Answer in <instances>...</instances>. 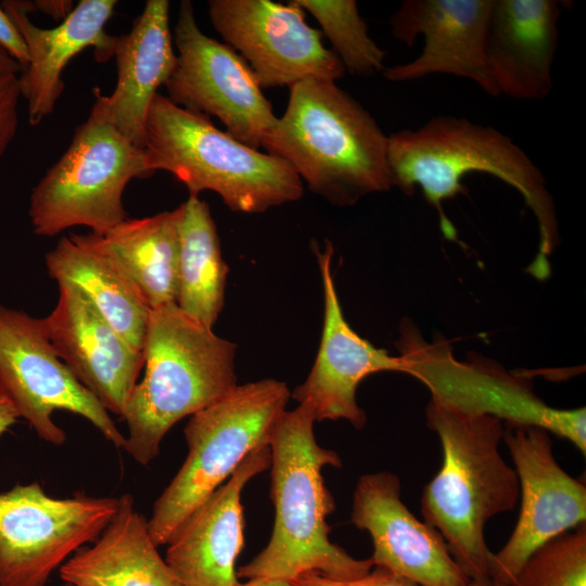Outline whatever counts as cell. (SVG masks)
I'll return each mask as SVG.
<instances>
[{"label":"cell","instance_id":"1","mask_svg":"<svg viewBox=\"0 0 586 586\" xmlns=\"http://www.w3.org/2000/svg\"><path fill=\"white\" fill-rule=\"evenodd\" d=\"M387 164L392 187L408 195L420 188L449 240L457 233L442 203L462 192L467 174H489L515 189L538 227V253L528 270L538 279L549 275V255L559 242L555 203L540 169L509 136L464 117L434 116L387 136Z\"/></svg>","mask_w":586,"mask_h":586},{"label":"cell","instance_id":"2","mask_svg":"<svg viewBox=\"0 0 586 586\" xmlns=\"http://www.w3.org/2000/svg\"><path fill=\"white\" fill-rule=\"evenodd\" d=\"M316 422L307 403L280 417L272 433L270 497L275 522L267 546L237 571L238 577H269L293 582L307 572L333 579H353L373 568L356 559L329 538L327 517L334 499L327 488L323 467L342 466L340 456L321 447L314 434Z\"/></svg>","mask_w":586,"mask_h":586},{"label":"cell","instance_id":"3","mask_svg":"<svg viewBox=\"0 0 586 586\" xmlns=\"http://www.w3.org/2000/svg\"><path fill=\"white\" fill-rule=\"evenodd\" d=\"M289 89L285 112L262 142L268 154L336 206L393 188L388 135L356 99L335 81L305 79Z\"/></svg>","mask_w":586,"mask_h":586},{"label":"cell","instance_id":"4","mask_svg":"<svg viewBox=\"0 0 586 586\" xmlns=\"http://www.w3.org/2000/svg\"><path fill=\"white\" fill-rule=\"evenodd\" d=\"M425 417L440 437L443 460L423 488V521L442 535L470 579L491 577L493 552L485 542V525L514 509L519 500L515 470L499 453L505 424L493 416L468 415L432 400Z\"/></svg>","mask_w":586,"mask_h":586},{"label":"cell","instance_id":"5","mask_svg":"<svg viewBox=\"0 0 586 586\" xmlns=\"http://www.w3.org/2000/svg\"><path fill=\"white\" fill-rule=\"evenodd\" d=\"M235 348L176 304L151 310L143 346L144 377L135 385L122 416L128 426L123 448L135 461L149 464L175 423L238 385Z\"/></svg>","mask_w":586,"mask_h":586},{"label":"cell","instance_id":"6","mask_svg":"<svg viewBox=\"0 0 586 586\" xmlns=\"http://www.w3.org/2000/svg\"><path fill=\"white\" fill-rule=\"evenodd\" d=\"M143 150L153 174H171L189 196L213 191L237 213L260 214L303 195V181L284 160L240 142L160 92L148 113Z\"/></svg>","mask_w":586,"mask_h":586},{"label":"cell","instance_id":"7","mask_svg":"<svg viewBox=\"0 0 586 586\" xmlns=\"http://www.w3.org/2000/svg\"><path fill=\"white\" fill-rule=\"evenodd\" d=\"M290 396L284 382L265 379L237 385L190 416L184 428L188 455L148 520L157 547L171 540L253 450L269 446Z\"/></svg>","mask_w":586,"mask_h":586},{"label":"cell","instance_id":"8","mask_svg":"<svg viewBox=\"0 0 586 586\" xmlns=\"http://www.w3.org/2000/svg\"><path fill=\"white\" fill-rule=\"evenodd\" d=\"M152 175L144 150L91 109L68 148L31 191L33 230L39 237H54L85 226L104 234L128 218L123 205L128 182Z\"/></svg>","mask_w":586,"mask_h":586},{"label":"cell","instance_id":"9","mask_svg":"<svg viewBox=\"0 0 586 586\" xmlns=\"http://www.w3.org/2000/svg\"><path fill=\"white\" fill-rule=\"evenodd\" d=\"M396 344L404 371L424 384L431 400L475 416H493L510 425L545 429L586 454V409L555 408L533 391L528 379L512 374L485 359L459 361L444 340L425 341L406 321Z\"/></svg>","mask_w":586,"mask_h":586},{"label":"cell","instance_id":"10","mask_svg":"<svg viewBox=\"0 0 586 586\" xmlns=\"http://www.w3.org/2000/svg\"><path fill=\"white\" fill-rule=\"evenodd\" d=\"M119 497L55 498L39 483L0 492V586H46L78 549L98 539Z\"/></svg>","mask_w":586,"mask_h":586},{"label":"cell","instance_id":"11","mask_svg":"<svg viewBox=\"0 0 586 586\" xmlns=\"http://www.w3.org/2000/svg\"><path fill=\"white\" fill-rule=\"evenodd\" d=\"M0 393L14 406L36 434L52 445L66 434L52 419L65 410L88 420L115 447L125 436L109 411L58 356L43 318L0 306Z\"/></svg>","mask_w":586,"mask_h":586},{"label":"cell","instance_id":"12","mask_svg":"<svg viewBox=\"0 0 586 586\" xmlns=\"http://www.w3.org/2000/svg\"><path fill=\"white\" fill-rule=\"evenodd\" d=\"M173 39L178 53L165 84L167 98L188 111L217 117L230 136L259 150L278 117L246 61L200 29L188 0L180 3Z\"/></svg>","mask_w":586,"mask_h":586},{"label":"cell","instance_id":"13","mask_svg":"<svg viewBox=\"0 0 586 586\" xmlns=\"http://www.w3.org/2000/svg\"><path fill=\"white\" fill-rule=\"evenodd\" d=\"M305 13L295 0L208 1L212 25L226 44L240 52L260 88H290L305 79L336 82L345 74Z\"/></svg>","mask_w":586,"mask_h":586},{"label":"cell","instance_id":"14","mask_svg":"<svg viewBox=\"0 0 586 586\" xmlns=\"http://www.w3.org/2000/svg\"><path fill=\"white\" fill-rule=\"evenodd\" d=\"M502 440L514 463L521 508L509 539L493 553L491 578L513 586L534 550L585 523L586 486L559 466L545 429L505 424Z\"/></svg>","mask_w":586,"mask_h":586},{"label":"cell","instance_id":"15","mask_svg":"<svg viewBox=\"0 0 586 586\" xmlns=\"http://www.w3.org/2000/svg\"><path fill=\"white\" fill-rule=\"evenodd\" d=\"M494 0H405L391 15L394 38L411 47L423 38L421 53L410 62L385 67L394 82L443 74L476 84L498 97L486 60V42Z\"/></svg>","mask_w":586,"mask_h":586},{"label":"cell","instance_id":"16","mask_svg":"<svg viewBox=\"0 0 586 586\" xmlns=\"http://www.w3.org/2000/svg\"><path fill=\"white\" fill-rule=\"evenodd\" d=\"M351 521L371 537L373 568L419 586L469 585L471 579L451 557L442 535L403 502L398 475L388 471L361 475L353 495Z\"/></svg>","mask_w":586,"mask_h":586},{"label":"cell","instance_id":"17","mask_svg":"<svg viewBox=\"0 0 586 586\" xmlns=\"http://www.w3.org/2000/svg\"><path fill=\"white\" fill-rule=\"evenodd\" d=\"M59 300L43 318L50 341L75 378L109 411L123 416L144 366L135 348L76 286L59 283Z\"/></svg>","mask_w":586,"mask_h":586},{"label":"cell","instance_id":"18","mask_svg":"<svg viewBox=\"0 0 586 586\" xmlns=\"http://www.w3.org/2000/svg\"><path fill=\"white\" fill-rule=\"evenodd\" d=\"M332 255L329 241L322 253L317 252L324 296L322 335L307 379L291 395L313 407L316 421L345 419L361 429L367 418L356 400L359 383L375 372H403L404 364L399 355H390L361 337L344 318L331 273Z\"/></svg>","mask_w":586,"mask_h":586},{"label":"cell","instance_id":"19","mask_svg":"<svg viewBox=\"0 0 586 586\" xmlns=\"http://www.w3.org/2000/svg\"><path fill=\"white\" fill-rule=\"evenodd\" d=\"M1 5L27 46L28 64L18 75V85L27 104L28 123L38 126L54 111L65 87L62 74L72 59L88 48L94 49L100 62L113 56L116 37L105 31V25L117 1L80 0L53 28L31 22L33 2L4 0Z\"/></svg>","mask_w":586,"mask_h":586},{"label":"cell","instance_id":"20","mask_svg":"<svg viewBox=\"0 0 586 586\" xmlns=\"http://www.w3.org/2000/svg\"><path fill=\"white\" fill-rule=\"evenodd\" d=\"M270 463L269 446L253 450L167 544L165 561L182 586L240 584L235 561L244 546L241 493Z\"/></svg>","mask_w":586,"mask_h":586},{"label":"cell","instance_id":"21","mask_svg":"<svg viewBox=\"0 0 586 586\" xmlns=\"http://www.w3.org/2000/svg\"><path fill=\"white\" fill-rule=\"evenodd\" d=\"M169 28V2L148 0L131 29L116 37L117 80L109 95L95 91L92 110L127 140L143 149L148 113L173 74L177 55Z\"/></svg>","mask_w":586,"mask_h":586},{"label":"cell","instance_id":"22","mask_svg":"<svg viewBox=\"0 0 586 586\" xmlns=\"http://www.w3.org/2000/svg\"><path fill=\"white\" fill-rule=\"evenodd\" d=\"M560 14L555 0H494L486 60L499 95L525 101L549 95Z\"/></svg>","mask_w":586,"mask_h":586},{"label":"cell","instance_id":"23","mask_svg":"<svg viewBox=\"0 0 586 586\" xmlns=\"http://www.w3.org/2000/svg\"><path fill=\"white\" fill-rule=\"evenodd\" d=\"M59 570L72 586H182L158 553L148 520L129 494L119 496L118 509L98 539Z\"/></svg>","mask_w":586,"mask_h":586},{"label":"cell","instance_id":"24","mask_svg":"<svg viewBox=\"0 0 586 586\" xmlns=\"http://www.w3.org/2000/svg\"><path fill=\"white\" fill-rule=\"evenodd\" d=\"M182 206L127 218L104 234L81 239L110 258L136 285L151 310L176 304Z\"/></svg>","mask_w":586,"mask_h":586},{"label":"cell","instance_id":"25","mask_svg":"<svg viewBox=\"0 0 586 586\" xmlns=\"http://www.w3.org/2000/svg\"><path fill=\"white\" fill-rule=\"evenodd\" d=\"M46 265L58 284L80 290L124 339L143 352L151 309L110 258L87 244L80 234L72 233L62 237L46 254Z\"/></svg>","mask_w":586,"mask_h":586},{"label":"cell","instance_id":"26","mask_svg":"<svg viewBox=\"0 0 586 586\" xmlns=\"http://www.w3.org/2000/svg\"><path fill=\"white\" fill-rule=\"evenodd\" d=\"M181 206L176 305L212 329L224 306L228 265L208 204L189 196Z\"/></svg>","mask_w":586,"mask_h":586},{"label":"cell","instance_id":"27","mask_svg":"<svg viewBox=\"0 0 586 586\" xmlns=\"http://www.w3.org/2000/svg\"><path fill=\"white\" fill-rule=\"evenodd\" d=\"M321 26L345 72L373 76L385 69V52L369 36L355 0H295Z\"/></svg>","mask_w":586,"mask_h":586},{"label":"cell","instance_id":"28","mask_svg":"<svg viewBox=\"0 0 586 586\" xmlns=\"http://www.w3.org/2000/svg\"><path fill=\"white\" fill-rule=\"evenodd\" d=\"M513 586H586V524L534 550Z\"/></svg>","mask_w":586,"mask_h":586},{"label":"cell","instance_id":"29","mask_svg":"<svg viewBox=\"0 0 586 586\" xmlns=\"http://www.w3.org/2000/svg\"><path fill=\"white\" fill-rule=\"evenodd\" d=\"M21 98L18 75L0 79V158L15 138L18 127L17 106Z\"/></svg>","mask_w":586,"mask_h":586},{"label":"cell","instance_id":"30","mask_svg":"<svg viewBox=\"0 0 586 586\" xmlns=\"http://www.w3.org/2000/svg\"><path fill=\"white\" fill-rule=\"evenodd\" d=\"M293 583L296 586H419L381 568H373L367 575L353 579H333L318 572H307Z\"/></svg>","mask_w":586,"mask_h":586},{"label":"cell","instance_id":"31","mask_svg":"<svg viewBox=\"0 0 586 586\" xmlns=\"http://www.w3.org/2000/svg\"><path fill=\"white\" fill-rule=\"evenodd\" d=\"M0 49L22 68L28 64V50L23 35L0 4Z\"/></svg>","mask_w":586,"mask_h":586},{"label":"cell","instance_id":"32","mask_svg":"<svg viewBox=\"0 0 586 586\" xmlns=\"http://www.w3.org/2000/svg\"><path fill=\"white\" fill-rule=\"evenodd\" d=\"M35 11L49 15L56 22L64 21L74 9L69 0H37L33 2Z\"/></svg>","mask_w":586,"mask_h":586},{"label":"cell","instance_id":"33","mask_svg":"<svg viewBox=\"0 0 586 586\" xmlns=\"http://www.w3.org/2000/svg\"><path fill=\"white\" fill-rule=\"evenodd\" d=\"M18 418L12 403L0 393V436L15 424Z\"/></svg>","mask_w":586,"mask_h":586},{"label":"cell","instance_id":"34","mask_svg":"<svg viewBox=\"0 0 586 586\" xmlns=\"http://www.w3.org/2000/svg\"><path fill=\"white\" fill-rule=\"evenodd\" d=\"M21 72V66L0 49V79L11 75H20Z\"/></svg>","mask_w":586,"mask_h":586},{"label":"cell","instance_id":"35","mask_svg":"<svg viewBox=\"0 0 586 586\" xmlns=\"http://www.w3.org/2000/svg\"><path fill=\"white\" fill-rule=\"evenodd\" d=\"M238 586H296V585L293 582L280 579V578L257 577V578H250L246 583H240Z\"/></svg>","mask_w":586,"mask_h":586},{"label":"cell","instance_id":"36","mask_svg":"<svg viewBox=\"0 0 586 586\" xmlns=\"http://www.w3.org/2000/svg\"><path fill=\"white\" fill-rule=\"evenodd\" d=\"M468 586H495L491 577L471 579Z\"/></svg>","mask_w":586,"mask_h":586},{"label":"cell","instance_id":"37","mask_svg":"<svg viewBox=\"0 0 586 586\" xmlns=\"http://www.w3.org/2000/svg\"><path fill=\"white\" fill-rule=\"evenodd\" d=\"M494 584H495V586H504V585H500V584H496V583H494Z\"/></svg>","mask_w":586,"mask_h":586},{"label":"cell","instance_id":"38","mask_svg":"<svg viewBox=\"0 0 586 586\" xmlns=\"http://www.w3.org/2000/svg\"><path fill=\"white\" fill-rule=\"evenodd\" d=\"M63 586H72V585H69V584H64Z\"/></svg>","mask_w":586,"mask_h":586}]
</instances>
